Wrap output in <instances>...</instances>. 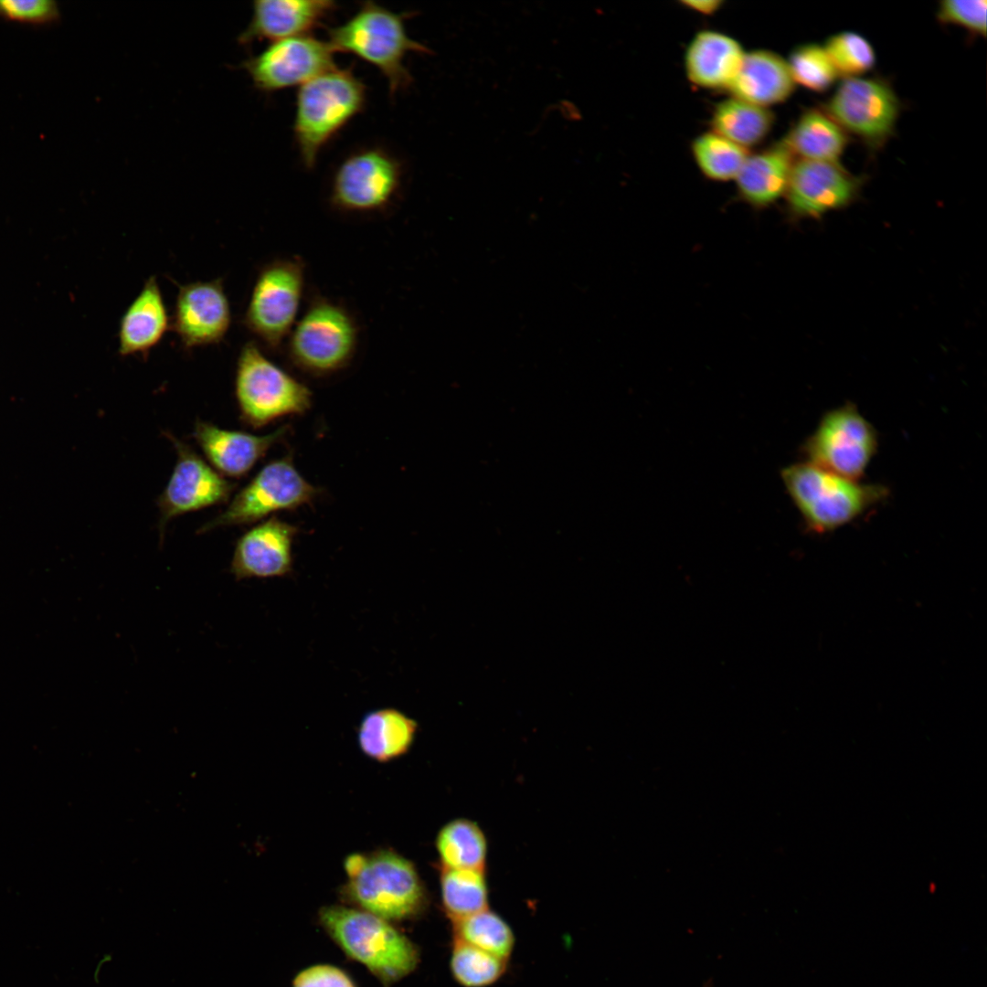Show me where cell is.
Listing matches in <instances>:
<instances>
[{
	"label": "cell",
	"instance_id": "obj_1",
	"mask_svg": "<svg viewBox=\"0 0 987 987\" xmlns=\"http://www.w3.org/2000/svg\"><path fill=\"white\" fill-rule=\"evenodd\" d=\"M318 921L332 940L389 987L420 962L419 947L392 922L355 907H323Z\"/></svg>",
	"mask_w": 987,
	"mask_h": 987
},
{
	"label": "cell",
	"instance_id": "obj_2",
	"mask_svg": "<svg viewBox=\"0 0 987 987\" xmlns=\"http://www.w3.org/2000/svg\"><path fill=\"white\" fill-rule=\"evenodd\" d=\"M344 897L389 922L412 920L429 907L428 891L414 865L391 850L353 854L345 860Z\"/></svg>",
	"mask_w": 987,
	"mask_h": 987
},
{
	"label": "cell",
	"instance_id": "obj_3",
	"mask_svg": "<svg viewBox=\"0 0 987 987\" xmlns=\"http://www.w3.org/2000/svg\"><path fill=\"white\" fill-rule=\"evenodd\" d=\"M410 13H395L366 1L345 23L327 29L334 52L352 53L379 69L391 94L412 81L404 60L409 52L430 54L425 45L410 38L405 20Z\"/></svg>",
	"mask_w": 987,
	"mask_h": 987
},
{
	"label": "cell",
	"instance_id": "obj_4",
	"mask_svg": "<svg viewBox=\"0 0 987 987\" xmlns=\"http://www.w3.org/2000/svg\"><path fill=\"white\" fill-rule=\"evenodd\" d=\"M366 86L351 68H334L301 85L293 135L302 164L315 165L321 149L365 107Z\"/></svg>",
	"mask_w": 987,
	"mask_h": 987
},
{
	"label": "cell",
	"instance_id": "obj_5",
	"mask_svg": "<svg viewBox=\"0 0 987 987\" xmlns=\"http://www.w3.org/2000/svg\"><path fill=\"white\" fill-rule=\"evenodd\" d=\"M781 476L806 526L817 534L850 523L886 493L884 487L859 483L808 462L784 468Z\"/></svg>",
	"mask_w": 987,
	"mask_h": 987
},
{
	"label": "cell",
	"instance_id": "obj_6",
	"mask_svg": "<svg viewBox=\"0 0 987 987\" xmlns=\"http://www.w3.org/2000/svg\"><path fill=\"white\" fill-rule=\"evenodd\" d=\"M235 391L241 419L255 429L302 414L312 403L309 387L265 356L254 341L240 349Z\"/></svg>",
	"mask_w": 987,
	"mask_h": 987
},
{
	"label": "cell",
	"instance_id": "obj_7",
	"mask_svg": "<svg viewBox=\"0 0 987 987\" xmlns=\"http://www.w3.org/2000/svg\"><path fill=\"white\" fill-rule=\"evenodd\" d=\"M355 317L342 304L313 299L287 337V354L299 368L324 376L345 367L358 345Z\"/></svg>",
	"mask_w": 987,
	"mask_h": 987
},
{
	"label": "cell",
	"instance_id": "obj_8",
	"mask_svg": "<svg viewBox=\"0 0 987 987\" xmlns=\"http://www.w3.org/2000/svg\"><path fill=\"white\" fill-rule=\"evenodd\" d=\"M304 284L300 257L276 259L260 270L242 322L270 349L280 347L293 328Z\"/></svg>",
	"mask_w": 987,
	"mask_h": 987
},
{
	"label": "cell",
	"instance_id": "obj_9",
	"mask_svg": "<svg viewBox=\"0 0 987 987\" xmlns=\"http://www.w3.org/2000/svg\"><path fill=\"white\" fill-rule=\"evenodd\" d=\"M318 489L298 472L291 457L266 464L218 516L203 525L198 534L217 527L248 525L281 510L312 504Z\"/></svg>",
	"mask_w": 987,
	"mask_h": 987
},
{
	"label": "cell",
	"instance_id": "obj_10",
	"mask_svg": "<svg viewBox=\"0 0 987 987\" xmlns=\"http://www.w3.org/2000/svg\"><path fill=\"white\" fill-rule=\"evenodd\" d=\"M823 110L846 133L877 150L892 137L901 107L885 80L855 77L843 80Z\"/></svg>",
	"mask_w": 987,
	"mask_h": 987
},
{
	"label": "cell",
	"instance_id": "obj_11",
	"mask_svg": "<svg viewBox=\"0 0 987 987\" xmlns=\"http://www.w3.org/2000/svg\"><path fill=\"white\" fill-rule=\"evenodd\" d=\"M877 447L873 426L853 404L828 411L806 440L804 451L811 462L822 469L859 479Z\"/></svg>",
	"mask_w": 987,
	"mask_h": 987
},
{
	"label": "cell",
	"instance_id": "obj_12",
	"mask_svg": "<svg viewBox=\"0 0 987 987\" xmlns=\"http://www.w3.org/2000/svg\"><path fill=\"white\" fill-rule=\"evenodd\" d=\"M401 164L385 150L374 147L353 153L336 169L330 203L344 212L372 213L387 209L401 186Z\"/></svg>",
	"mask_w": 987,
	"mask_h": 987
},
{
	"label": "cell",
	"instance_id": "obj_13",
	"mask_svg": "<svg viewBox=\"0 0 987 987\" xmlns=\"http://www.w3.org/2000/svg\"><path fill=\"white\" fill-rule=\"evenodd\" d=\"M328 41L303 35L274 41L243 62L255 87L264 92L302 85L334 68Z\"/></svg>",
	"mask_w": 987,
	"mask_h": 987
},
{
	"label": "cell",
	"instance_id": "obj_14",
	"mask_svg": "<svg viewBox=\"0 0 987 987\" xmlns=\"http://www.w3.org/2000/svg\"><path fill=\"white\" fill-rule=\"evenodd\" d=\"M863 185L840 162L795 160L784 195L788 212L793 219L820 218L853 204Z\"/></svg>",
	"mask_w": 987,
	"mask_h": 987
},
{
	"label": "cell",
	"instance_id": "obj_15",
	"mask_svg": "<svg viewBox=\"0 0 987 987\" xmlns=\"http://www.w3.org/2000/svg\"><path fill=\"white\" fill-rule=\"evenodd\" d=\"M165 436L173 443L177 458L171 477L157 501L161 539L171 519L224 503L234 489L233 483L208 465L187 444L169 432Z\"/></svg>",
	"mask_w": 987,
	"mask_h": 987
},
{
	"label": "cell",
	"instance_id": "obj_16",
	"mask_svg": "<svg viewBox=\"0 0 987 987\" xmlns=\"http://www.w3.org/2000/svg\"><path fill=\"white\" fill-rule=\"evenodd\" d=\"M230 324V305L221 279L179 286L171 324L186 348L220 343Z\"/></svg>",
	"mask_w": 987,
	"mask_h": 987
},
{
	"label": "cell",
	"instance_id": "obj_17",
	"mask_svg": "<svg viewBox=\"0 0 987 987\" xmlns=\"http://www.w3.org/2000/svg\"><path fill=\"white\" fill-rule=\"evenodd\" d=\"M297 533L296 526L276 516L260 522L237 540L229 572L236 580L289 575Z\"/></svg>",
	"mask_w": 987,
	"mask_h": 987
},
{
	"label": "cell",
	"instance_id": "obj_18",
	"mask_svg": "<svg viewBox=\"0 0 987 987\" xmlns=\"http://www.w3.org/2000/svg\"><path fill=\"white\" fill-rule=\"evenodd\" d=\"M288 431V426H282L266 435H254L221 429L198 419L193 437L219 473L239 478L249 472Z\"/></svg>",
	"mask_w": 987,
	"mask_h": 987
},
{
	"label": "cell",
	"instance_id": "obj_19",
	"mask_svg": "<svg viewBox=\"0 0 987 987\" xmlns=\"http://www.w3.org/2000/svg\"><path fill=\"white\" fill-rule=\"evenodd\" d=\"M337 8L331 0H258L253 14L239 42L249 45L255 40L278 41L307 35Z\"/></svg>",
	"mask_w": 987,
	"mask_h": 987
},
{
	"label": "cell",
	"instance_id": "obj_20",
	"mask_svg": "<svg viewBox=\"0 0 987 987\" xmlns=\"http://www.w3.org/2000/svg\"><path fill=\"white\" fill-rule=\"evenodd\" d=\"M745 52L733 37L702 30L689 43L685 56L687 78L706 89H728L742 64Z\"/></svg>",
	"mask_w": 987,
	"mask_h": 987
},
{
	"label": "cell",
	"instance_id": "obj_21",
	"mask_svg": "<svg viewBox=\"0 0 987 987\" xmlns=\"http://www.w3.org/2000/svg\"><path fill=\"white\" fill-rule=\"evenodd\" d=\"M170 325L166 306L155 276H150L124 311L119 324L118 352L122 356H145L157 345Z\"/></svg>",
	"mask_w": 987,
	"mask_h": 987
},
{
	"label": "cell",
	"instance_id": "obj_22",
	"mask_svg": "<svg viewBox=\"0 0 987 987\" xmlns=\"http://www.w3.org/2000/svg\"><path fill=\"white\" fill-rule=\"evenodd\" d=\"M794 88L787 60L775 52L760 49L745 53L727 90L735 98L767 108L785 101Z\"/></svg>",
	"mask_w": 987,
	"mask_h": 987
},
{
	"label": "cell",
	"instance_id": "obj_23",
	"mask_svg": "<svg viewBox=\"0 0 987 987\" xmlns=\"http://www.w3.org/2000/svg\"><path fill=\"white\" fill-rule=\"evenodd\" d=\"M794 155L781 140L748 154L735 178L739 196L754 207H766L785 195Z\"/></svg>",
	"mask_w": 987,
	"mask_h": 987
},
{
	"label": "cell",
	"instance_id": "obj_24",
	"mask_svg": "<svg viewBox=\"0 0 987 987\" xmlns=\"http://www.w3.org/2000/svg\"><path fill=\"white\" fill-rule=\"evenodd\" d=\"M782 141L800 159L839 163L849 139L823 109L812 108L800 115Z\"/></svg>",
	"mask_w": 987,
	"mask_h": 987
},
{
	"label": "cell",
	"instance_id": "obj_25",
	"mask_svg": "<svg viewBox=\"0 0 987 987\" xmlns=\"http://www.w3.org/2000/svg\"><path fill=\"white\" fill-rule=\"evenodd\" d=\"M417 730L418 723L397 708L373 710L360 722L359 747L371 759L387 761L409 749Z\"/></svg>",
	"mask_w": 987,
	"mask_h": 987
},
{
	"label": "cell",
	"instance_id": "obj_26",
	"mask_svg": "<svg viewBox=\"0 0 987 987\" xmlns=\"http://www.w3.org/2000/svg\"><path fill=\"white\" fill-rule=\"evenodd\" d=\"M436 849L441 868L486 870L487 837L471 819L457 818L443 825L436 837Z\"/></svg>",
	"mask_w": 987,
	"mask_h": 987
},
{
	"label": "cell",
	"instance_id": "obj_27",
	"mask_svg": "<svg viewBox=\"0 0 987 987\" xmlns=\"http://www.w3.org/2000/svg\"><path fill=\"white\" fill-rule=\"evenodd\" d=\"M773 122L769 109L735 97L716 104L711 120L714 133L746 149L760 143Z\"/></svg>",
	"mask_w": 987,
	"mask_h": 987
},
{
	"label": "cell",
	"instance_id": "obj_28",
	"mask_svg": "<svg viewBox=\"0 0 987 987\" xmlns=\"http://www.w3.org/2000/svg\"><path fill=\"white\" fill-rule=\"evenodd\" d=\"M440 888L442 909L451 922L489 907L486 870L441 868Z\"/></svg>",
	"mask_w": 987,
	"mask_h": 987
},
{
	"label": "cell",
	"instance_id": "obj_29",
	"mask_svg": "<svg viewBox=\"0 0 987 987\" xmlns=\"http://www.w3.org/2000/svg\"><path fill=\"white\" fill-rule=\"evenodd\" d=\"M451 923L452 940L510 960L515 947V935L510 924L497 912L488 907Z\"/></svg>",
	"mask_w": 987,
	"mask_h": 987
},
{
	"label": "cell",
	"instance_id": "obj_30",
	"mask_svg": "<svg viewBox=\"0 0 987 987\" xmlns=\"http://www.w3.org/2000/svg\"><path fill=\"white\" fill-rule=\"evenodd\" d=\"M509 960L472 945L452 940L449 967L462 987H490L508 970Z\"/></svg>",
	"mask_w": 987,
	"mask_h": 987
},
{
	"label": "cell",
	"instance_id": "obj_31",
	"mask_svg": "<svg viewBox=\"0 0 987 987\" xmlns=\"http://www.w3.org/2000/svg\"><path fill=\"white\" fill-rule=\"evenodd\" d=\"M692 153L704 175L715 181L735 179L749 154L746 148L714 132L696 137Z\"/></svg>",
	"mask_w": 987,
	"mask_h": 987
},
{
	"label": "cell",
	"instance_id": "obj_32",
	"mask_svg": "<svg viewBox=\"0 0 987 987\" xmlns=\"http://www.w3.org/2000/svg\"><path fill=\"white\" fill-rule=\"evenodd\" d=\"M823 48L839 77H862L876 65V55L872 44L854 31H842L829 37Z\"/></svg>",
	"mask_w": 987,
	"mask_h": 987
},
{
	"label": "cell",
	"instance_id": "obj_33",
	"mask_svg": "<svg viewBox=\"0 0 987 987\" xmlns=\"http://www.w3.org/2000/svg\"><path fill=\"white\" fill-rule=\"evenodd\" d=\"M787 63L795 84L812 91L827 90L839 78L823 46L815 43L797 46Z\"/></svg>",
	"mask_w": 987,
	"mask_h": 987
},
{
	"label": "cell",
	"instance_id": "obj_34",
	"mask_svg": "<svg viewBox=\"0 0 987 987\" xmlns=\"http://www.w3.org/2000/svg\"><path fill=\"white\" fill-rule=\"evenodd\" d=\"M986 0H944L937 10V18L942 24L958 26L982 37L986 36Z\"/></svg>",
	"mask_w": 987,
	"mask_h": 987
},
{
	"label": "cell",
	"instance_id": "obj_35",
	"mask_svg": "<svg viewBox=\"0 0 987 987\" xmlns=\"http://www.w3.org/2000/svg\"><path fill=\"white\" fill-rule=\"evenodd\" d=\"M59 7L54 0H0V16L34 25L58 20Z\"/></svg>",
	"mask_w": 987,
	"mask_h": 987
},
{
	"label": "cell",
	"instance_id": "obj_36",
	"mask_svg": "<svg viewBox=\"0 0 987 987\" xmlns=\"http://www.w3.org/2000/svg\"><path fill=\"white\" fill-rule=\"evenodd\" d=\"M292 987H356V985L342 969L329 964H318L300 971L292 982Z\"/></svg>",
	"mask_w": 987,
	"mask_h": 987
},
{
	"label": "cell",
	"instance_id": "obj_37",
	"mask_svg": "<svg viewBox=\"0 0 987 987\" xmlns=\"http://www.w3.org/2000/svg\"><path fill=\"white\" fill-rule=\"evenodd\" d=\"M682 4L698 13L711 15L719 9L723 2L718 0L682 1Z\"/></svg>",
	"mask_w": 987,
	"mask_h": 987
}]
</instances>
